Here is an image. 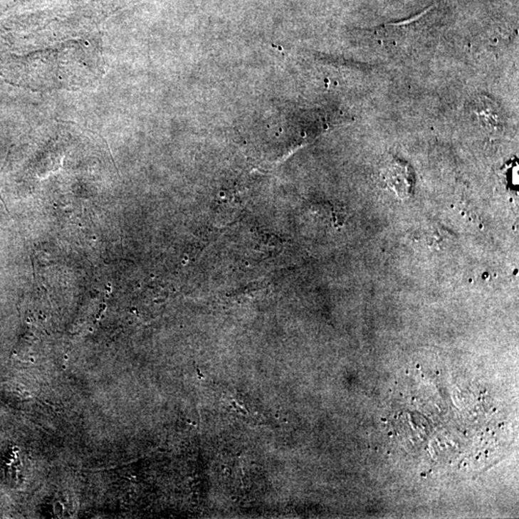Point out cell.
Listing matches in <instances>:
<instances>
[{
    "instance_id": "cell-1",
    "label": "cell",
    "mask_w": 519,
    "mask_h": 519,
    "mask_svg": "<svg viewBox=\"0 0 519 519\" xmlns=\"http://www.w3.org/2000/svg\"><path fill=\"white\" fill-rule=\"evenodd\" d=\"M384 179L391 185L392 188L398 192H407L411 189V177L408 167L399 163L392 161L387 164L384 169Z\"/></svg>"
},
{
    "instance_id": "cell-2",
    "label": "cell",
    "mask_w": 519,
    "mask_h": 519,
    "mask_svg": "<svg viewBox=\"0 0 519 519\" xmlns=\"http://www.w3.org/2000/svg\"><path fill=\"white\" fill-rule=\"evenodd\" d=\"M475 106L481 122H484L486 125H491L496 127L501 125L502 117L498 107L494 105L491 101L487 103V98H481Z\"/></svg>"
}]
</instances>
